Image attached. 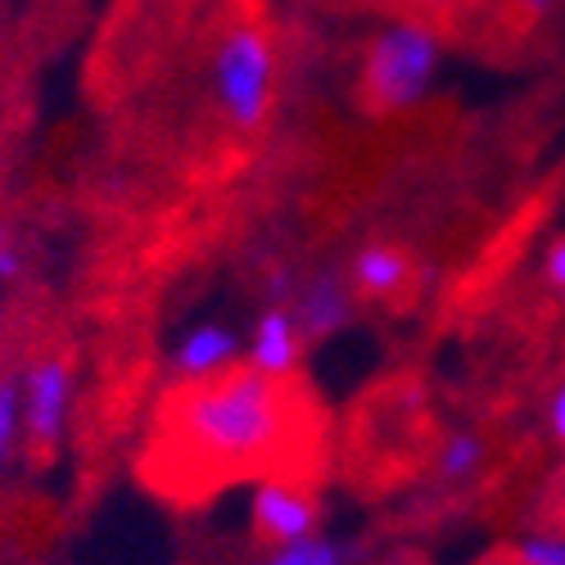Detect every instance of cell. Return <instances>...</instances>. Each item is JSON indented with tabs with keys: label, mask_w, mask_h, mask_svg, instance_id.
Returning a JSON list of instances; mask_svg holds the SVG:
<instances>
[{
	"label": "cell",
	"mask_w": 565,
	"mask_h": 565,
	"mask_svg": "<svg viewBox=\"0 0 565 565\" xmlns=\"http://www.w3.org/2000/svg\"><path fill=\"white\" fill-rule=\"evenodd\" d=\"M290 420L295 403L286 394V381H271L249 362L213 375V381L181 385L168 412V426L181 448L217 470H254L271 461L290 439Z\"/></svg>",
	"instance_id": "cell-1"
},
{
	"label": "cell",
	"mask_w": 565,
	"mask_h": 565,
	"mask_svg": "<svg viewBox=\"0 0 565 565\" xmlns=\"http://www.w3.org/2000/svg\"><path fill=\"white\" fill-rule=\"evenodd\" d=\"M444 68V36L426 19H390L362 51V96L375 114H412L430 100Z\"/></svg>",
	"instance_id": "cell-2"
},
{
	"label": "cell",
	"mask_w": 565,
	"mask_h": 565,
	"mask_svg": "<svg viewBox=\"0 0 565 565\" xmlns=\"http://www.w3.org/2000/svg\"><path fill=\"white\" fill-rule=\"evenodd\" d=\"M213 100L235 131H258L276 105V45L258 23H231L213 45Z\"/></svg>",
	"instance_id": "cell-3"
},
{
	"label": "cell",
	"mask_w": 565,
	"mask_h": 565,
	"mask_svg": "<svg viewBox=\"0 0 565 565\" xmlns=\"http://www.w3.org/2000/svg\"><path fill=\"white\" fill-rule=\"evenodd\" d=\"M23 435L32 452H60L73 426L77 375L73 362L60 353H41L23 371Z\"/></svg>",
	"instance_id": "cell-4"
},
{
	"label": "cell",
	"mask_w": 565,
	"mask_h": 565,
	"mask_svg": "<svg viewBox=\"0 0 565 565\" xmlns=\"http://www.w3.org/2000/svg\"><path fill=\"white\" fill-rule=\"evenodd\" d=\"M249 525L267 547L295 543L321 530V502L308 484L286 476H258L249 489Z\"/></svg>",
	"instance_id": "cell-5"
},
{
	"label": "cell",
	"mask_w": 565,
	"mask_h": 565,
	"mask_svg": "<svg viewBox=\"0 0 565 565\" xmlns=\"http://www.w3.org/2000/svg\"><path fill=\"white\" fill-rule=\"evenodd\" d=\"M353 286L340 267H312L308 276L295 280L290 312L299 321L303 340H331L353 321Z\"/></svg>",
	"instance_id": "cell-6"
},
{
	"label": "cell",
	"mask_w": 565,
	"mask_h": 565,
	"mask_svg": "<svg viewBox=\"0 0 565 565\" xmlns=\"http://www.w3.org/2000/svg\"><path fill=\"white\" fill-rule=\"evenodd\" d=\"M245 362V335L235 331L231 321H195L185 326L181 340L172 344V375L177 385H200V381H213V375L231 371Z\"/></svg>",
	"instance_id": "cell-7"
},
{
	"label": "cell",
	"mask_w": 565,
	"mask_h": 565,
	"mask_svg": "<svg viewBox=\"0 0 565 565\" xmlns=\"http://www.w3.org/2000/svg\"><path fill=\"white\" fill-rule=\"evenodd\" d=\"M245 362L271 381H295V371L303 362V331L290 312V303H267L258 312V321L249 326L245 335Z\"/></svg>",
	"instance_id": "cell-8"
},
{
	"label": "cell",
	"mask_w": 565,
	"mask_h": 565,
	"mask_svg": "<svg viewBox=\"0 0 565 565\" xmlns=\"http://www.w3.org/2000/svg\"><path fill=\"white\" fill-rule=\"evenodd\" d=\"M344 276H349L353 295H362V299H394V295L407 290V280H412V258L398 245L375 241V245H362L349 258Z\"/></svg>",
	"instance_id": "cell-9"
},
{
	"label": "cell",
	"mask_w": 565,
	"mask_h": 565,
	"mask_svg": "<svg viewBox=\"0 0 565 565\" xmlns=\"http://www.w3.org/2000/svg\"><path fill=\"white\" fill-rule=\"evenodd\" d=\"M489 466V439L480 430H448L435 452V476L444 489H470Z\"/></svg>",
	"instance_id": "cell-10"
},
{
	"label": "cell",
	"mask_w": 565,
	"mask_h": 565,
	"mask_svg": "<svg viewBox=\"0 0 565 565\" xmlns=\"http://www.w3.org/2000/svg\"><path fill=\"white\" fill-rule=\"evenodd\" d=\"M28 448L23 435V375L0 371V470H10Z\"/></svg>",
	"instance_id": "cell-11"
},
{
	"label": "cell",
	"mask_w": 565,
	"mask_h": 565,
	"mask_svg": "<svg viewBox=\"0 0 565 565\" xmlns=\"http://www.w3.org/2000/svg\"><path fill=\"white\" fill-rule=\"evenodd\" d=\"M267 565H358V552L344 543V539H331V534H308V539H295V543H280L267 552Z\"/></svg>",
	"instance_id": "cell-12"
},
{
	"label": "cell",
	"mask_w": 565,
	"mask_h": 565,
	"mask_svg": "<svg viewBox=\"0 0 565 565\" xmlns=\"http://www.w3.org/2000/svg\"><path fill=\"white\" fill-rule=\"evenodd\" d=\"M515 565H565V534L561 530H530L511 543Z\"/></svg>",
	"instance_id": "cell-13"
},
{
	"label": "cell",
	"mask_w": 565,
	"mask_h": 565,
	"mask_svg": "<svg viewBox=\"0 0 565 565\" xmlns=\"http://www.w3.org/2000/svg\"><path fill=\"white\" fill-rule=\"evenodd\" d=\"M543 280L556 295H565V235H556V241L543 249Z\"/></svg>",
	"instance_id": "cell-14"
},
{
	"label": "cell",
	"mask_w": 565,
	"mask_h": 565,
	"mask_svg": "<svg viewBox=\"0 0 565 565\" xmlns=\"http://www.w3.org/2000/svg\"><path fill=\"white\" fill-rule=\"evenodd\" d=\"M19 276H23V249H19L14 235L0 231V286H10Z\"/></svg>",
	"instance_id": "cell-15"
},
{
	"label": "cell",
	"mask_w": 565,
	"mask_h": 565,
	"mask_svg": "<svg viewBox=\"0 0 565 565\" xmlns=\"http://www.w3.org/2000/svg\"><path fill=\"white\" fill-rule=\"evenodd\" d=\"M543 416H547V435L565 448V381L547 394V412H543Z\"/></svg>",
	"instance_id": "cell-16"
},
{
	"label": "cell",
	"mask_w": 565,
	"mask_h": 565,
	"mask_svg": "<svg viewBox=\"0 0 565 565\" xmlns=\"http://www.w3.org/2000/svg\"><path fill=\"white\" fill-rule=\"evenodd\" d=\"M407 6L426 10V14H452V10H466L470 0H407Z\"/></svg>",
	"instance_id": "cell-17"
},
{
	"label": "cell",
	"mask_w": 565,
	"mask_h": 565,
	"mask_svg": "<svg viewBox=\"0 0 565 565\" xmlns=\"http://www.w3.org/2000/svg\"><path fill=\"white\" fill-rule=\"evenodd\" d=\"M561 6V0H521V14H530V19H543V14H552Z\"/></svg>",
	"instance_id": "cell-18"
}]
</instances>
